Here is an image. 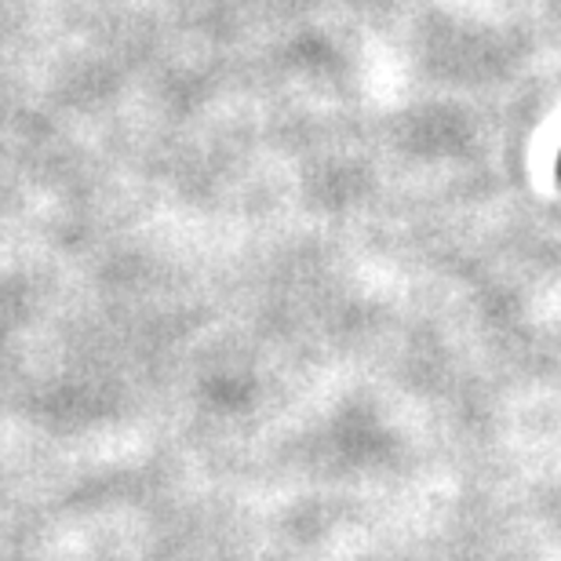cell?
Listing matches in <instances>:
<instances>
[{"mask_svg":"<svg viewBox=\"0 0 561 561\" xmlns=\"http://www.w3.org/2000/svg\"><path fill=\"white\" fill-rule=\"evenodd\" d=\"M558 179H561V161H558Z\"/></svg>","mask_w":561,"mask_h":561,"instance_id":"obj_1","label":"cell"}]
</instances>
